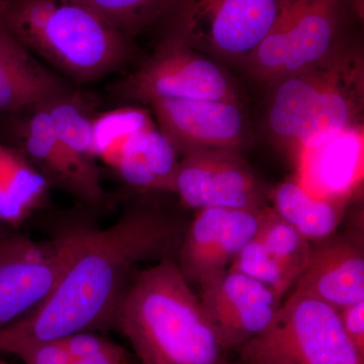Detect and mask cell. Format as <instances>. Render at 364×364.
Wrapping results in <instances>:
<instances>
[{"instance_id":"6da1fadb","label":"cell","mask_w":364,"mask_h":364,"mask_svg":"<svg viewBox=\"0 0 364 364\" xmlns=\"http://www.w3.org/2000/svg\"><path fill=\"white\" fill-rule=\"evenodd\" d=\"M88 226L51 294L25 317L0 329V352L23 342L114 329L138 267L176 259L186 232L176 217L145 198L129 203L111 226Z\"/></svg>"},{"instance_id":"7a4b0ae2","label":"cell","mask_w":364,"mask_h":364,"mask_svg":"<svg viewBox=\"0 0 364 364\" xmlns=\"http://www.w3.org/2000/svg\"><path fill=\"white\" fill-rule=\"evenodd\" d=\"M114 329L129 340L140 364H228L202 301L174 258L139 270Z\"/></svg>"},{"instance_id":"3957f363","label":"cell","mask_w":364,"mask_h":364,"mask_svg":"<svg viewBox=\"0 0 364 364\" xmlns=\"http://www.w3.org/2000/svg\"><path fill=\"white\" fill-rule=\"evenodd\" d=\"M0 26L73 85H87L135 56L127 37L80 0L0 2Z\"/></svg>"},{"instance_id":"277c9868","label":"cell","mask_w":364,"mask_h":364,"mask_svg":"<svg viewBox=\"0 0 364 364\" xmlns=\"http://www.w3.org/2000/svg\"><path fill=\"white\" fill-rule=\"evenodd\" d=\"M267 129L294 154L326 136L363 124L364 63L359 48L343 43L320 63L270 85Z\"/></svg>"},{"instance_id":"5b68a950","label":"cell","mask_w":364,"mask_h":364,"mask_svg":"<svg viewBox=\"0 0 364 364\" xmlns=\"http://www.w3.org/2000/svg\"><path fill=\"white\" fill-rule=\"evenodd\" d=\"M238 351L240 364H364L345 334L338 311L294 291L267 329Z\"/></svg>"},{"instance_id":"8992f818","label":"cell","mask_w":364,"mask_h":364,"mask_svg":"<svg viewBox=\"0 0 364 364\" xmlns=\"http://www.w3.org/2000/svg\"><path fill=\"white\" fill-rule=\"evenodd\" d=\"M346 0H282L272 28L241 66L272 85L316 65L343 44Z\"/></svg>"},{"instance_id":"52a82bcc","label":"cell","mask_w":364,"mask_h":364,"mask_svg":"<svg viewBox=\"0 0 364 364\" xmlns=\"http://www.w3.org/2000/svg\"><path fill=\"white\" fill-rule=\"evenodd\" d=\"M282 0H176L170 33L210 58L242 66L265 39Z\"/></svg>"},{"instance_id":"ba28073f","label":"cell","mask_w":364,"mask_h":364,"mask_svg":"<svg viewBox=\"0 0 364 364\" xmlns=\"http://www.w3.org/2000/svg\"><path fill=\"white\" fill-rule=\"evenodd\" d=\"M109 97L127 104L161 98L239 102L222 66L170 33L142 65L109 87Z\"/></svg>"},{"instance_id":"9c48e42d","label":"cell","mask_w":364,"mask_h":364,"mask_svg":"<svg viewBox=\"0 0 364 364\" xmlns=\"http://www.w3.org/2000/svg\"><path fill=\"white\" fill-rule=\"evenodd\" d=\"M71 226L41 243L11 237L0 261V329L32 312L58 284L87 224L79 221Z\"/></svg>"},{"instance_id":"30bf717a","label":"cell","mask_w":364,"mask_h":364,"mask_svg":"<svg viewBox=\"0 0 364 364\" xmlns=\"http://www.w3.org/2000/svg\"><path fill=\"white\" fill-rule=\"evenodd\" d=\"M47 104V102H46ZM46 104L13 114L14 146L42 174L50 188L73 196L92 210L109 208V198L100 178L97 162L76 155L60 139Z\"/></svg>"},{"instance_id":"8fae6325","label":"cell","mask_w":364,"mask_h":364,"mask_svg":"<svg viewBox=\"0 0 364 364\" xmlns=\"http://www.w3.org/2000/svg\"><path fill=\"white\" fill-rule=\"evenodd\" d=\"M186 208H261L267 207L262 184L240 152L196 151L179 160L176 193Z\"/></svg>"},{"instance_id":"7c38bea8","label":"cell","mask_w":364,"mask_h":364,"mask_svg":"<svg viewBox=\"0 0 364 364\" xmlns=\"http://www.w3.org/2000/svg\"><path fill=\"white\" fill-rule=\"evenodd\" d=\"M198 286V298L226 351L239 350L267 329L282 303L269 287L230 267Z\"/></svg>"},{"instance_id":"4fadbf2b","label":"cell","mask_w":364,"mask_h":364,"mask_svg":"<svg viewBox=\"0 0 364 364\" xmlns=\"http://www.w3.org/2000/svg\"><path fill=\"white\" fill-rule=\"evenodd\" d=\"M267 207L203 208L186 229L176 262L189 284L231 267L257 233Z\"/></svg>"},{"instance_id":"5bb4252c","label":"cell","mask_w":364,"mask_h":364,"mask_svg":"<svg viewBox=\"0 0 364 364\" xmlns=\"http://www.w3.org/2000/svg\"><path fill=\"white\" fill-rule=\"evenodd\" d=\"M149 105L181 157L196 151H240L247 140V119L239 102L161 98Z\"/></svg>"},{"instance_id":"9a60e30c","label":"cell","mask_w":364,"mask_h":364,"mask_svg":"<svg viewBox=\"0 0 364 364\" xmlns=\"http://www.w3.org/2000/svg\"><path fill=\"white\" fill-rule=\"evenodd\" d=\"M299 183L309 193L346 203L363 181V124L345 129L296 153Z\"/></svg>"},{"instance_id":"2e32d148","label":"cell","mask_w":364,"mask_h":364,"mask_svg":"<svg viewBox=\"0 0 364 364\" xmlns=\"http://www.w3.org/2000/svg\"><path fill=\"white\" fill-rule=\"evenodd\" d=\"M291 291L314 296L337 311L364 301L363 236L334 233L314 242Z\"/></svg>"},{"instance_id":"e0dca14e","label":"cell","mask_w":364,"mask_h":364,"mask_svg":"<svg viewBox=\"0 0 364 364\" xmlns=\"http://www.w3.org/2000/svg\"><path fill=\"white\" fill-rule=\"evenodd\" d=\"M312 243L267 207L257 233L231 267L258 280L284 299L305 269Z\"/></svg>"},{"instance_id":"ac0fdd59","label":"cell","mask_w":364,"mask_h":364,"mask_svg":"<svg viewBox=\"0 0 364 364\" xmlns=\"http://www.w3.org/2000/svg\"><path fill=\"white\" fill-rule=\"evenodd\" d=\"M140 193H174L179 156L156 124L136 132L100 158Z\"/></svg>"},{"instance_id":"d6986e66","label":"cell","mask_w":364,"mask_h":364,"mask_svg":"<svg viewBox=\"0 0 364 364\" xmlns=\"http://www.w3.org/2000/svg\"><path fill=\"white\" fill-rule=\"evenodd\" d=\"M75 88L0 26V112L46 104Z\"/></svg>"},{"instance_id":"ffe728a7","label":"cell","mask_w":364,"mask_h":364,"mask_svg":"<svg viewBox=\"0 0 364 364\" xmlns=\"http://www.w3.org/2000/svg\"><path fill=\"white\" fill-rule=\"evenodd\" d=\"M270 196L277 215L311 243L336 233L343 219L346 203L311 195L294 176L277 184Z\"/></svg>"},{"instance_id":"44dd1931","label":"cell","mask_w":364,"mask_h":364,"mask_svg":"<svg viewBox=\"0 0 364 364\" xmlns=\"http://www.w3.org/2000/svg\"><path fill=\"white\" fill-rule=\"evenodd\" d=\"M0 189L2 222L16 227L43 207L51 188L21 152L0 143Z\"/></svg>"},{"instance_id":"7402d4cb","label":"cell","mask_w":364,"mask_h":364,"mask_svg":"<svg viewBox=\"0 0 364 364\" xmlns=\"http://www.w3.org/2000/svg\"><path fill=\"white\" fill-rule=\"evenodd\" d=\"M57 133L69 149L91 162H97L93 147V119L98 100L90 92L75 90L46 104Z\"/></svg>"},{"instance_id":"603a6c76","label":"cell","mask_w":364,"mask_h":364,"mask_svg":"<svg viewBox=\"0 0 364 364\" xmlns=\"http://www.w3.org/2000/svg\"><path fill=\"white\" fill-rule=\"evenodd\" d=\"M134 39L148 26L168 16L176 0H80Z\"/></svg>"},{"instance_id":"cb8c5ba5","label":"cell","mask_w":364,"mask_h":364,"mask_svg":"<svg viewBox=\"0 0 364 364\" xmlns=\"http://www.w3.org/2000/svg\"><path fill=\"white\" fill-rule=\"evenodd\" d=\"M154 124L149 112L142 107H121L97 114L93 119V147L97 159L127 136Z\"/></svg>"},{"instance_id":"d4e9b609","label":"cell","mask_w":364,"mask_h":364,"mask_svg":"<svg viewBox=\"0 0 364 364\" xmlns=\"http://www.w3.org/2000/svg\"><path fill=\"white\" fill-rule=\"evenodd\" d=\"M2 352L13 354L25 364H70L73 360L58 340L9 345Z\"/></svg>"},{"instance_id":"484cf974","label":"cell","mask_w":364,"mask_h":364,"mask_svg":"<svg viewBox=\"0 0 364 364\" xmlns=\"http://www.w3.org/2000/svg\"><path fill=\"white\" fill-rule=\"evenodd\" d=\"M67 353L73 360H79L100 352L109 350L117 346V343L93 332H80L59 339Z\"/></svg>"},{"instance_id":"4316f807","label":"cell","mask_w":364,"mask_h":364,"mask_svg":"<svg viewBox=\"0 0 364 364\" xmlns=\"http://www.w3.org/2000/svg\"><path fill=\"white\" fill-rule=\"evenodd\" d=\"M338 312L345 334L364 356V301L345 306Z\"/></svg>"},{"instance_id":"83f0119b","label":"cell","mask_w":364,"mask_h":364,"mask_svg":"<svg viewBox=\"0 0 364 364\" xmlns=\"http://www.w3.org/2000/svg\"><path fill=\"white\" fill-rule=\"evenodd\" d=\"M76 361L79 364H131L128 351L119 344L109 350Z\"/></svg>"},{"instance_id":"f1b7e54d","label":"cell","mask_w":364,"mask_h":364,"mask_svg":"<svg viewBox=\"0 0 364 364\" xmlns=\"http://www.w3.org/2000/svg\"><path fill=\"white\" fill-rule=\"evenodd\" d=\"M352 9L358 16L359 20H363L364 14V0H351Z\"/></svg>"},{"instance_id":"f546056e","label":"cell","mask_w":364,"mask_h":364,"mask_svg":"<svg viewBox=\"0 0 364 364\" xmlns=\"http://www.w3.org/2000/svg\"><path fill=\"white\" fill-rule=\"evenodd\" d=\"M11 238L2 239L0 240V261L6 257L7 251H9V245H11Z\"/></svg>"},{"instance_id":"4dcf8cb0","label":"cell","mask_w":364,"mask_h":364,"mask_svg":"<svg viewBox=\"0 0 364 364\" xmlns=\"http://www.w3.org/2000/svg\"><path fill=\"white\" fill-rule=\"evenodd\" d=\"M2 213H4V200H2L1 189H0V222H2Z\"/></svg>"},{"instance_id":"1f68e13d","label":"cell","mask_w":364,"mask_h":364,"mask_svg":"<svg viewBox=\"0 0 364 364\" xmlns=\"http://www.w3.org/2000/svg\"><path fill=\"white\" fill-rule=\"evenodd\" d=\"M0 364H9V363H6V361L1 360V359H0Z\"/></svg>"},{"instance_id":"d6a6232c","label":"cell","mask_w":364,"mask_h":364,"mask_svg":"<svg viewBox=\"0 0 364 364\" xmlns=\"http://www.w3.org/2000/svg\"><path fill=\"white\" fill-rule=\"evenodd\" d=\"M70 364H79V363L76 360H72V363Z\"/></svg>"},{"instance_id":"836d02e7","label":"cell","mask_w":364,"mask_h":364,"mask_svg":"<svg viewBox=\"0 0 364 364\" xmlns=\"http://www.w3.org/2000/svg\"><path fill=\"white\" fill-rule=\"evenodd\" d=\"M7 1V0H0V2Z\"/></svg>"}]
</instances>
